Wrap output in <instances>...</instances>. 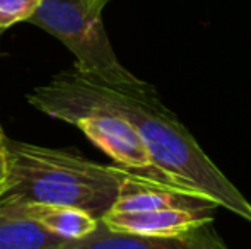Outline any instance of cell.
I'll return each instance as SVG.
<instances>
[{
	"label": "cell",
	"instance_id": "9c48e42d",
	"mask_svg": "<svg viewBox=\"0 0 251 249\" xmlns=\"http://www.w3.org/2000/svg\"><path fill=\"white\" fill-rule=\"evenodd\" d=\"M63 243L26 215L0 206V249H60Z\"/></svg>",
	"mask_w": 251,
	"mask_h": 249
},
{
	"label": "cell",
	"instance_id": "7a4b0ae2",
	"mask_svg": "<svg viewBox=\"0 0 251 249\" xmlns=\"http://www.w3.org/2000/svg\"><path fill=\"white\" fill-rule=\"evenodd\" d=\"M9 173L0 206L43 203L75 206L101 219L118 196L122 167H108L69 150L7 138Z\"/></svg>",
	"mask_w": 251,
	"mask_h": 249
},
{
	"label": "cell",
	"instance_id": "5b68a950",
	"mask_svg": "<svg viewBox=\"0 0 251 249\" xmlns=\"http://www.w3.org/2000/svg\"><path fill=\"white\" fill-rule=\"evenodd\" d=\"M168 208H219V205L200 193L159 183L139 173L123 169L118 196L109 208L111 212H147Z\"/></svg>",
	"mask_w": 251,
	"mask_h": 249
},
{
	"label": "cell",
	"instance_id": "30bf717a",
	"mask_svg": "<svg viewBox=\"0 0 251 249\" xmlns=\"http://www.w3.org/2000/svg\"><path fill=\"white\" fill-rule=\"evenodd\" d=\"M41 0H0V31L33 17Z\"/></svg>",
	"mask_w": 251,
	"mask_h": 249
},
{
	"label": "cell",
	"instance_id": "8992f818",
	"mask_svg": "<svg viewBox=\"0 0 251 249\" xmlns=\"http://www.w3.org/2000/svg\"><path fill=\"white\" fill-rule=\"evenodd\" d=\"M215 208H168L147 212H106L101 222L116 232L179 236L212 224Z\"/></svg>",
	"mask_w": 251,
	"mask_h": 249
},
{
	"label": "cell",
	"instance_id": "9a60e30c",
	"mask_svg": "<svg viewBox=\"0 0 251 249\" xmlns=\"http://www.w3.org/2000/svg\"><path fill=\"white\" fill-rule=\"evenodd\" d=\"M0 33H2V31H0Z\"/></svg>",
	"mask_w": 251,
	"mask_h": 249
},
{
	"label": "cell",
	"instance_id": "3957f363",
	"mask_svg": "<svg viewBox=\"0 0 251 249\" xmlns=\"http://www.w3.org/2000/svg\"><path fill=\"white\" fill-rule=\"evenodd\" d=\"M74 55V68L106 82H135L137 79L115 55L101 14L91 12L84 0H41L29 19Z\"/></svg>",
	"mask_w": 251,
	"mask_h": 249
},
{
	"label": "cell",
	"instance_id": "7c38bea8",
	"mask_svg": "<svg viewBox=\"0 0 251 249\" xmlns=\"http://www.w3.org/2000/svg\"><path fill=\"white\" fill-rule=\"evenodd\" d=\"M84 2H86L87 9H89L91 12H96V14H101L104 5L108 3L106 0H84Z\"/></svg>",
	"mask_w": 251,
	"mask_h": 249
},
{
	"label": "cell",
	"instance_id": "ba28073f",
	"mask_svg": "<svg viewBox=\"0 0 251 249\" xmlns=\"http://www.w3.org/2000/svg\"><path fill=\"white\" fill-rule=\"evenodd\" d=\"M3 208L23 213L62 241L82 239V237L89 236L100 224V219L84 210L75 208V206L24 203V205L3 206Z\"/></svg>",
	"mask_w": 251,
	"mask_h": 249
},
{
	"label": "cell",
	"instance_id": "5bb4252c",
	"mask_svg": "<svg viewBox=\"0 0 251 249\" xmlns=\"http://www.w3.org/2000/svg\"><path fill=\"white\" fill-rule=\"evenodd\" d=\"M106 2H109V0H106Z\"/></svg>",
	"mask_w": 251,
	"mask_h": 249
},
{
	"label": "cell",
	"instance_id": "8fae6325",
	"mask_svg": "<svg viewBox=\"0 0 251 249\" xmlns=\"http://www.w3.org/2000/svg\"><path fill=\"white\" fill-rule=\"evenodd\" d=\"M7 173H9V159H7V136L0 126V195L3 191L7 181Z\"/></svg>",
	"mask_w": 251,
	"mask_h": 249
},
{
	"label": "cell",
	"instance_id": "277c9868",
	"mask_svg": "<svg viewBox=\"0 0 251 249\" xmlns=\"http://www.w3.org/2000/svg\"><path fill=\"white\" fill-rule=\"evenodd\" d=\"M70 125L77 126L120 167L159 183L171 184L155 167L146 142L128 120L113 113H89L75 118Z\"/></svg>",
	"mask_w": 251,
	"mask_h": 249
},
{
	"label": "cell",
	"instance_id": "4fadbf2b",
	"mask_svg": "<svg viewBox=\"0 0 251 249\" xmlns=\"http://www.w3.org/2000/svg\"><path fill=\"white\" fill-rule=\"evenodd\" d=\"M214 249H227V248H226L224 244H222L221 241H219V243H217V244H215V246H214Z\"/></svg>",
	"mask_w": 251,
	"mask_h": 249
},
{
	"label": "cell",
	"instance_id": "52a82bcc",
	"mask_svg": "<svg viewBox=\"0 0 251 249\" xmlns=\"http://www.w3.org/2000/svg\"><path fill=\"white\" fill-rule=\"evenodd\" d=\"M221 239L205 232L203 227L179 236H142L116 232L100 220L98 227L77 241H65L60 249H214Z\"/></svg>",
	"mask_w": 251,
	"mask_h": 249
},
{
	"label": "cell",
	"instance_id": "6da1fadb",
	"mask_svg": "<svg viewBox=\"0 0 251 249\" xmlns=\"http://www.w3.org/2000/svg\"><path fill=\"white\" fill-rule=\"evenodd\" d=\"M50 118L72 123L89 113H113L128 120L146 142L155 167L175 186L208 196L251 224V203L203 152L190 130L142 80L106 82L72 68L53 75L27 96Z\"/></svg>",
	"mask_w": 251,
	"mask_h": 249
}]
</instances>
